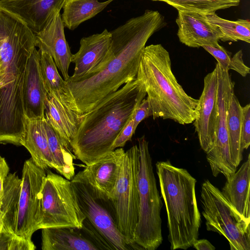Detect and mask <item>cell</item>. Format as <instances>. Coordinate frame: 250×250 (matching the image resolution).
Returning a JSON list of instances; mask_svg holds the SVG:
<instances>
[{"instance_id": "6da1fadb", "label": "cell", "mask_w": 250, "mask_h": 250, "mask_svg": "<svg viewBox=\"0 0 250 250\" xmlns=\"http://www.w3.org/2000/svg\"><path fill=\"white\" fill-rule=\"evenodd\" d=\"M166 24L158 11L150 10L128 20L110 31L113 57L104 67L94 74L65 81L82 117L123 84L136 79L147 41Z\"/></svg>"}, {"instance_id": "7a4b0ae2", "label": "cell", "mask_w": 250, "mask_h": 250, "mask_svg": "<svg viewBox=\"0 0 250 250\" xmlns=\"http://www.w3.org/2000/svg\"><path fill=\"white\" fill-rule=\"evenodd\" d=\"M35 34L22 21L0 19V142L21 145L25 130L22 89Z\"/></svg>"}, {"instance_id": "3957f363", "label": "cell", "mask_w": 250, "mask_h": 250, "mask_svg": "<svg viewBox=\"0 0 250 250\" xmlns=\"http://www.w3.org/2000/svg\"><path fill=\"white\" fill-rule=\"evenodd\" d=\"M146 93L136 79L107 96L83 116L71 144L76 159L86 166L114 150V143Z\"/></svg>"}, {"instance_id": "277c9868", "label": "cell", "mask_w": 250, "mask_h": 250, "mask_svg": "<svg viewBox=\"0 0 250 250\" xmlns=\"http://www.w3.org/2000/svg\"><path fill=\"white\" fill-rule=\"evenodd\" d=\"M136 79L144 85L153 119L160 117L184 125L196 119L198 100L188 95L178 83L169 53L161 44L143 49Z\"/></svg>"}, {"instance_id": "5b68a950", "label": "cell", "mask_w": 250, "mask_h": 250, "mask_svg": "<svg viewBox=\"0 0 250 250\" xmlns=\"http://www.w3.org/2000/svg\"><path fill=\"white\" fill-rule=\"evenodd\" d=\"M162 197L166 206L170 249L187 250L198 239L201 215L196 197V180L169 161L156 164Z\"/></svg>"}, {"instance_id": "8992f818", "label": "cell", "mask_w": 250, "mask_h": 250, "mask_svg": "<svg viewBox=\"0 0 250 250\" xmlns=\"http://www.w3.org/2000/svg\"><path fill=\"white\" fill-rule=\"evenodd\" d=\"M138 142L139 206L134 240L139 250H155L163 241L161 218L163 204L156 185L148 143L145 136L139 138Z\"/></svg>"}, {"instance_id": "52a82bcc", "label": "cell", "mask_w": 250, "mask_h": 250, "mask_svg": "<svg viewBox=\"0 0 250 250\" xmlns=\"http://www.w3.org/2000/svg\"><path fill=\"white\" fill-rule=\"evenodd\" d=\"M85 219L71 181L48 170L41 190L37 229L52 227L81 229Z\"/></svg>"}, {"instance_id": "ba28073f", "label": "cell", "mask_w": 250, "mask_h": 250, "mask_svg": "<svg viewBox=\"0 0 250 250\" xmlns=\"http://www.w3.org/2000/svg\"><path fill=\"white\" fill-rule=\"evenodd\" d=\"M200 200L207 229L224 236L231 250H250V220L237 212L208 180L202 184Z\"/></svg>"}, {"instance_id": "9c48e42d", "label": "cell", "mask_w": 250, "mask_h": 250, "mask_svg": "<svg viewBox=\"0 0 250 250\" xmlns=\"http://www.w3.org/2000/svg\"><path fill=\"white\" fill-rule=\"evenodd\" d=\"M139 149L135 145L125 151L119 176L109 200L117 227L133 249L138 221L139 197L138 174Z\"/></svg>"}, {"instance_id": "30bf717a", "label": "cell", "mask_w": 250, "mask_h": 250, "mask_svg": "<svg viewBox=\"0 0 250 250\" xmlns=\"http://www.w3.org/2000/svg\"><path fill=\"white\" fill-rule=\"evenodd\" d=\"M216 65L218 75L216 139L212 148L207 153V159L214 177L222 174L227 179L237 168L230 157L227 125L228 110L234 93V83L228 70L218 63Z\"/></svg>"}, {"instance_id": "8fae6325", "label": "cell", "mask_w": 250, "mask_h": 250, "mask_svg": "<svg viewBox=\"0 0 250 250\" xmlns=\"http://www.w3.org/2000/svg\"><path fill=\"white\" fill-rule=\"evenodd\" d=\"M45 169L31 158L24 163L21 189L19 197L15 234L28 241L37 228L41 190L46 175Z\"/></svg>"}, {"instance_id": "7c38bea8", "label": "cell", "mask_w": 250, "mask_h": 250, "mask_svg": "<svg viewBox=\"0 0 250 250\" xmlns=\"http://www.w3.org/2000/svg\"><path fill=\"white\" fill-rule=\"evenodd\" d=\"M71 182L80 208L85 218L110 245L113 250L132 249L117 227L109 200L104 201L96 197L82 183L73 181Z\"/></svg>"}, {"instance_id": "4fadbf2b", "label": "cell", "mask_w": 250, "mask_h": 250, "mask_svg": "<svg viewBox=\"0 0 250 250\" xmlns=\"http://www.w3.org/2000/svg\"><path fill=\"white\" fill-rule=\"evenodd\" d=\"M125 151L117 148L86 165L71 180L85 185L96 197L109 201L116 185Z\"/></svg>"}, {"instance_id": "5bb4252c", "label": "cell", "mask_w": 250, "mask_h": 250, "mask_svg": "<svg viewBox=\"0 0 250 250\" xmlns=\"http://www.w3.org/2000/svg\"><path fill=\"white\" fill-rule=\"evenodd\" d=\"M111 44V34L106 29L101 33L82 38L79 50L72 54L71 59L75 64L74 73L67 80H75L101 70L113 57Z\"/></svg>"}, {"instance_id": "9a60e30c", "label": "cell", "mask_w": 250, "mask_h": 250, "mask_svg": "<svg viewBox=\"0 0 250 250\" xmlns=\"http://www.w3.org/2000/svg\"><path fill=\"white\" fill-rule=\"evenodd\" d=\"M204 84L197 106V117L193 123L200 146L207 153L212 148L216 139L218 86L216 65L205 76Z\"/></svg>"}, {"instance_id": "2e32d148", "label": "cell", "mask_w": 250, "mask_h": 250, "mask_svg": "<svg viewBox=\"0 0 250 250\" xmlns=\"http://www.w3.org/2000/svg\"><path fill=\"white\" fill-rule=\"evenodd\" d=\"M60 11L57 12L44 28L35 34L36 45L52 57L64 80L69 77L68 70L72 54L67 42Z\"/></svg>"}, {"instance_id": "e0dca14e", "label": "cell", "mask_w": 250, "mask_h": 250, "mask_svg": "<svg viewBox=\"0 0 250 250\" xmlns=\"http://www.w3.org/2000/svg\"><path fill=\"white\" fill-rule=\"evenodd\" d=\"M176 22L180 42L190 47L215 45L222 37L218 27L208 22L203 13L178 11Z\"/></svg>"}, {"instance_id": "ac0fdd59", "label": "cell", "mask_w": 250, "mask_h": 250, "mask_svg": "<svg viewBox=\"0 0 250 250\" xmlns=\"http://www.w3.org/2000/svg\"><path fill=\"white\" fill-rule=\"evenodd\" d=\"M46 96L40 65V52L36 48L28 60L23 85V105L26 118H44Z\"/></svg>"}, {"instance_id": "d6986e66", "label": "cell", "mask_w": 250, "mask_h": 250, "mask_svg": "<svg viewBox=\"0 0 250 250\" xmlns=\"http://www.w3.org/2000/svg\"><path fill=\"white\" fill-rule=\"evenodd\" d=\"M66 0H0V6L18 16L35 34L42 31Z\"/></svg>"}, {"instance_id": "ffe728a7", "label": "cell", "mask_w": 250, "mask_h": 250, "mask_svg": "<svg viewBox=\"0 0 250 250\" xmlns=\"http://www.w3.org/2000/svg\"><path fill=\"white\" fill-rule=\"evenodd\" d=\"M44 118L62 144L72 151L71 144L83 117L66 107L53 95L47 93Z\"/></svg>"}, {"instance_id": "44dd1931", "label": "cell", "mask_w": 250, "mask_h": 250, "mask_svg": "<svg viewBox=\"0 0 250 250\" xmlns=\"http://www.w3.org/2000/svg\"><path fill=\"white\" fill-rule=\"evenodd\" d=\"M42 229V250H99L82 228L52 227Z\"/></svg>"}, {"instance_id": "7402d4cb", "label": "cell", "mask_w": 250, "mask_h": 250, "mask_svg": "<svg viewBox=\"0 0 250 250\" xmlns=\"http://www.w3.org/2000/svg\"><path fill=\"white\" fill-rule=\"evenodd\" d=\"M221 191L232 207L243 217L250 220V154L238 170L226 179Z\"/></svg>"}, {"instance_id": "603a6c76", "label": "cell", "mask_w": 250, "mask_h": 250, "mask_svg": "<svg viewBox=\"0 0 250 250\" xmlns=\"http://www.w3.org/2000/svg\"><path fill=\"white\" fill-rule=\"evenodd\" d=\"M42 120H31L26 118L21 145L28 150L31 159L38 166L45 169L48 167L55 169Z\"/></svg>"}, {"instance_id": "cb8c5ba5", "label": "cell", "mask_w": 250, "mask_h": 250, "mask_svg": "<svg viewBox=\"0 0 250 250\" xmlns=\"http://www.w3.org/2000/svg\"><path fill=\"white\" fill-rule=\"evenodd\" d=\"M38 50L42 76L47 93L51 94L66 107L80 115L67 84L58 72L52 57L44 50Z\"/></svg>"}, {"instance_id": "d4e9b609", "label": "cell", "mask_w": 250, "mask_h": 250, "mask_svg": "<svg viewBox=\"0 0 250 250\" xmlns=\"http://www.w3.org/2000/svg\"><path fill=\"white\" fill-rule=\"evenodd\" d=\"M21 186V179L16 173L8 174L5 179L0 205L2 225L1 231L15 234L18 203Z\"/></svg>"}, {"instance_id": "484cf974", "label": "cell", "mask_w": 250, "mask_h": 250, "mask_svg": "<svg viewBox=\"0 0 250 250\" xmlns=\"http://www.w3.org/2000/svg\"><path fill=\"white\" fill-rule=\"evenodd\" d=\"M115 0H66L61 18L64 27L73 30L82 22L95 17Z\"/></svg>"}, {"instance_id": "4316f807", "label": "cell", "mask_w": 250, "mask_h": 250, "mask_svg": "<svg viewBox=\"0 0 250 250\" xmlns=\"http://www.w3.org/2000/svg\"><path fill=\"white\" fill-rule=\"evenodd\" d=\"M234 93L231 98L227 114L228 132L230 157L236 167L243 158L242 109Z\"/></svg>"}, {"instance_id": "83f0119b", "label": "cell", "mask_w": 250, "mask_h": 250, "mask_svg": "<svg viewBox=\"0 0 250 250\" xmlns=\"http://www.w3.org/2000/svg\"><path fill=\"white\" fill-rule=\"evenodd\" d=\"M42 122L55 165V169L64 178L71 180L75 175L74 160L76 158L72 151L62 144L45 118L42 120Z\"/></svg>"}, {"instance_id": "f1b7e54d", "label": "cell", "mask_w": 250, "mask_h": 250, "mask_svg": "<svg viewBox=\"0 0 250 250\" xmlns=\"http://www.w3.org/2000/svg\"><path fill=\"white\" fill-rule=\"evenodd\" d=\"M206 17L208 21L217 27L221 31L222 37L220 40L250 42V21L249 20L229 21L219 17L215 13L207 14Z\"/></svg>"}, {"instance_id": "f546056e", "label": "cell", "mask_w": 250, "mask_h": 250, "mask_svg": "<svg viewBox=\"0 0 250 250\" xmlns=\"http://www.w3.org/2000/svg\"><path fill=\"white\" fill-rule=\"evenodd\" d=\"M163 1L178 11L196 12L204 14L215 13L218 10L237 6L240 0H152Z\"/></svg>"}, {"instance_id": "4dcf8cb0", "label": "cell", "mask_w": 250, "mask_h": 250, "mask_svg": "<svg viewBox=\"0 0 250 250\" xmlns=\"http://www.w3.org/2000/svg\"><path fill=\"white\" fill-rule=\"evenodd\" d=\"M202 47L210 54L224 69L234 70L244 77L250 74V68L243 61L242 50L237 51L231 57V54L219 43L204 45Z\"/></svg>"}, {"instance_id": "1f68e13d", "label": "cell", "mask_w": 250, "mask_h": 250, "mask_svg": "<svg viewBox=\"0 0 250 250\" xmlns=\"http://www.w3.org/2000/svg\"><path fill=\"white\" fill-rule=\"evenodd\" d=\"M32 242L28 241L15 234L0 232V250H34Z\"/></svg>"}, {"instance_id": "d6a6232c", "label": "cell", "mask_w": 250, "mask_h": 250, "mask_svg": "<svg viewBox=\"0 0 250 250\" xmlns=\"http://www.w3.org/2000/svg\"><path fill=\"white\" fill-rule=\"evenodd\" d=\"M152 116V111L148 99L144 98L136 107L132 117L134 120V129L135 131L138 125L148 117Z\"/></svg>"}, {"instance_id": "836d02e7", "label": "cell", "mask_w": 250, "mask_h": 250, "mask_svg": "<svg viewBox=\"0 0 250 250\" xmlns=\"http://www.w3.org/2000/svg\"><path fill=\"white\" fill-rule=\"evenodd\" d=\"M242 140L244 149H247L250 145V104L242 107Z\"/></svg>"}, {"instance_id": "e575fe53", "label": "cell", "mask_w": 250, "mask_h": 250, "mask_svg": "<svg viewBox=\"0 0 250 250\" xmlns=\"http://www.w3.org/2000/svg\"><path fill=\"white\" fill-rule=\"evenodd\" d=\"M135 132L134 129V120L131 116L130 120L115 140L113 146V149L124 147L127 141L131 140L132 136Z\"/></svg>"}, {"instance_id": "d590c367", "label": "cell", "mask_w": 250, "mask_h": 250, "mask_svg": "<svg viewBox=\"0 0 250 250\" xmlns=\"http://www.w3.org/2000/svg\"><path fill=\"white\" fill-rule=\"evenodd\" d=\"M9 172V167L5 159L0 155V198L2 195L3 184Z\"/></svg>"}, {"instance_id": "8d00e7d4", "label": "cell", "mask_w": 250, "mask_h": 250, "mask_svg": "<svg viewBox=\"0 0 250 250\" xmlns=\"http://www.w3.org/2000/svg\"><path fill=\"white\" fill-rule=\"evenodd\" d=\"M192 246L197 250H214L215 248L207 239H198L193 243Z\"/></svg>"}, {"instance_id": "74e56055", "label": "cell", "mask_w": 250, "mask_h": 250, "mask_svg": "<svg viewBox=\"0 0 250 250\" xmlns=\"http://www.w3.org/2000/svg\"><path fill=\"white\" fill-rule=\"evenodd\" d=\"M0 199H1V197L0 198V202H1ZM2 229V222H1V220L0 213V232L1 231Z\"/></svg>"}]
</instances>
